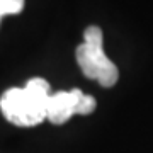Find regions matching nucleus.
<instances>
[{
  "instance_id": "f03ea898",
  "label": "nucleus",
  "mask_w": 153,
  "mask_h": 153,
  "mask_svg": "<svg viewBox=\"0 0 153 153\" xmlns=\"http://www.w3.org/2000/svg\"><path fill=\"white\" fill-rule=\"evenodd\" d=\"M75 56L76 63L80 65L87 78L97 80L104 87H112L117 82V66L105 56L102 49V31L97 26H90L85 29L83 43L76 48Z\"/></svg>"
},
{
  "instance_id": "7ed1b4c3",
  "label": "nucleus",
  "mask_w": 153,
  "mask_h": 153,
  "mask_svg": "<svg viewBox=\"0 0 153 153\" xmlns=\"http://www.w3.org/2000/svg\"><path fill=\"white\" fill-rule=\"evenodd\" d=\"M95 105V99L92 95H85L80 88H73L70 92H56L51 94L48 100L46 119L53 124H63L73 114H92Z\"/></svg>"
},
{
  "instance_id": "20e7f679",
  "label": "nucleus",
  "mask_w": 153,
  "mask_h": 153,
  "mask_svg": "<svg viewBox=\"0 0 153 153\" xmlns=\"http://www.w3.org/2000/svg\"><path fill=\"white\" fill-rule=\"evenodd\" d=\"M24 9V0H0V19L4 16L19 14Z\"/></svg>"
},
{
  "instance_id": "f257e3e1",
  "label": "nucleus",
  "mask_w": 153,
  "mask_h": 153,
  "mask_svg": "<svg viewBox=\"0 0 153 153\" xmlns=\"http://www.w3.org/2000/svg\"><path fill=\"white\" fill-rule=\"evenodd\" d=\"M49 97V83L44 78H31L26 87L9 88L4 92L0 99V109L9 123L29 128L46 119Z\"/></svg>"
}]
</instances>
